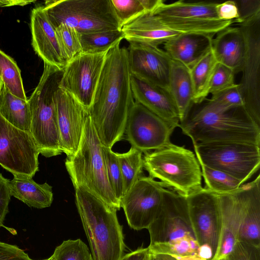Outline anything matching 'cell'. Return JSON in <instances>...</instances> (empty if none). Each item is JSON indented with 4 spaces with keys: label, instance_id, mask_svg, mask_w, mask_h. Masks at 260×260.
<instances>
[{
    "label": "cell",
    "instance_id": "6da1fadb",
    "mask_svg": "<svg viewBox=\"0 0 260 260\" xmlns=\"http://www.w3.org/2000/svg\"><path fill=\"white\" fill-rule=\"evenodd\" d=\"M127 49L120 43L107 52L88 109L103 145L112 148L123 139L129 112L134 104Z\"/></svg>",
    "mask_w": 260,
    "mask_h": 260
},
{
    "label": "cell",
    "instance_id": "7a4b0ae2",
    "mask_svg": "<svg viewBox=\"0 0 260 260\" xmlns=\"http://www.w3.org/2000/svg\"><path fill=\"white\" fill-rule=\"evenodd\" d=\"M179 127L193 144L242 143L260 145V127L244 107L216 111L204 104L195 109L191 108Z\"/></svg>",
    "mask_w": 260,
    "mask_h": 260
},
{
    "label": "cell",
    "instance_id": "3957f363",
    "mask_svg": "<svg viewBox=\"0 0 260 260\" xmlns=\"http://www.w3.org/2000/svg\"><path fill=\"white\" fill-rule=\"evenodd\" d=\"M75 202L93 260H120L125 245L117 210L81 187Z\"/></svg>",
    "mask_w": 260,
    "mask_h": 260
},
{
    "label": "cell",
    "instance_id": "277c9868",
    "mask_svg": "<svg viewBox=\"0 0 260 260\" xmlns=\"http://www.w3.org/2000/svg\"><path fill=\"white\" fill-rule=\"evenodd\" d=\"M102 144L89 114L78 147L66 158L65 166L75 188L81 187L119 210L120 204L108 181Z\"/></svg>",
    "mask_w": 260,
    "mask_h": 260
},
{
    "label": "cell",
    "instance_id": "5b68a950",
    "mask_svg": "<svg viewBox=\"0 0 260 260\" xmlns=\"http://www.w3.org/2000/svg\"><path fill=\"white\" fill-rule=\"evenodd\" d=\"M63 70L44 63L39 82L28 99L30 112V133L40 154L46 157L62 153L54 94L59 86Z\"/></svg>",
    "mask_w": 260,
    "mask_h": 260
},
{
    "label": "cell",
    "instance_id": "8992f818",
    "mask_svg": "<svg viewBox=\"0 0 260 260\" xmlns=\"http://www.w3.org/2000/svg\"><path fill=\"white\" fill-rule=\"evenodd\" d=\"M144 169L168 188L185 196L202 187L201 167L195 154L173 143L145 153Z\"/></svg>",
    "mask_w": 260,
    "mask_h": 260
},
{
    "label": "cell",
    "instance_id": "52a82bcc",
    "mask_svg": "<svg viewBox=\"0 0 260 260\" xmlns=\"http://www.w3.org/2000/svg\"><path fill=\"white\" fill-rule=\"evenodd\" d=\"M42 7L55 28L64 24L79 34L121 29L111 0L47 1Z\"/></svg>",
    "mask_w": 260,
    "mask_h": 260
},
{
    "label": "cell",
    "instance_id": "ba28073f",
    "mask_svg": "<svg viewBox=\"0 0 260 260\" xmlns=\"http://www.w3.org/2000/svg\"><path fill=\"white\" fill-rule=\"evenodd\" d=\"M216 4L213 2L183 1L165 4L163 1L150 13L160 23L173 31L214 36L234 23L233 21L219 19Z\"/></svg>",
    "mask_w": 260,
    "mask_h": 260
},
{
    "label": "cell",
    "instance_id": "9c48e42d",
    "mask_svg": "<svg viewBox=\"0 0 260 260\" xmlns=\"http://www.w3.org/2000/svg\"><path fill=\"white\" fill-rule=\"evenodd\" d=\"M199 162L243 184L259 169L260 145L242 143L193 144Z\"/></svg>",
    "mask_w": 260,
    "mask_h": 260
},
{
    "label": "cell",
    "instance_id": "30bf717a",
    "mask_svg": "<svg viewBox=\"0 0 260 260\" xmlns=\"http://www.w3.org/2000/svg\"><path fill=\"white\" fill-rule=\"evenodd\" d=\"M189 215L202 258L211 260L217 251L221 231V213L216 193L205 187L186 196Z\"/></svg>",
    "mask_w": 260,
    "mask_h": 260
},
{
    "label": "cell",
    "instance_id": "8fae6325",
    "mask_svg": "<svg viewBox=\"0 0 260 260\" xmlns=\"http://www.w3.org/2000/svg\"><path fill=\"white\" fill-rule=\"evenodd\" d=\"M39 154L30 133L0 115V165L14 177L32 178L39 170Z\"/></svg>",
    "mask_w": 260,
    "mask_h": 260
},
{
    "label": "cell",
    "instance_id": "7c38bea8",
    "mask_svg": "<svg viewBox=\"0 0 260 260\" xmlns=\"http://www.w3.org/2000/svg\"><path fill=\"white\" fill-rule=\"evenodd\" d=\"M147 229L150 239L149 246L172 243L187 237L196 238L186 196L166 188L161 209Z\"/></svg>",
    "mask_w": 260,
    "mask_h": 260
},
{
    "label": "cell",
    "instance_id": "4fadbf2b",
    "mask_svg": "<svg viewBox=\"0 0 260 260\" xmlns=\"http://www.w3.org/2000/svg\"><path fill=\"white\" fill-rule=\"evenodd\" d=\"M243 33L245 49L239 84L244 108L260 127V16L239 24Z\"/></svg>",
    "mask_w": 260,
    "mask_h": 260
},
{
    "label": "cell",
    "instance_id": "5bb4252c",
    "mask_svg": "<svg viewBox=\"0 0 260 260\" xmlns=\"http://www.w3.org/2000/svg\"><path fill=\"white\" fill-rule=\"evenodd\" d=\"M164 184L143 176L120 201L129 226L135 230L148 229L158 215L163 202Z\"/></svg>",
    "mask_w": 260,
    "mask_h": 260
},
{
    "label": "cell",
    "instance_id": "9a60e30c",
    "mask_svg": "<svg viewBox=\"0 0 260 260\" xmlns=\"http://www.w3.org/2000/svg\"><path fill=\"white\" fill-rule=\"evenodd\" d=\"M176 128L135 102L128 113L125 134L132 147L145 153L171 144Z\"/></svg>",
    "mask_w": 260,
    "mask_h": 260
},
{
    "label": "cell",
    "instance_id": "2e32d148",
    "mask_svg": "<svg viewBox=\"0 0 260 260\" xmlns=\"http://www.w3.org/2000/svg\"><path fill=\"white\" fill-rule=\"evenodd\" d=\"M108 52H82L69 61L63 70L59 87L71 94L88 110Z\"/></svg>",
    "mask_w": 260,
    "mask_h": 260
},
{
    "label": "cell",
    "instance_id": "e0dca14e",
    "mask_svg": "<svg viewBox=\"0 0 260 260\" xmlns=\"http://www.w3.org/2000/svg\"><path fill=\"white\" fill-rule=\"evenodd\" d=\"M128 61L131 75L169 91L172 60L157 46L130 43Z\"/></svg>",
    "mask_w": 260,
    "mask_h": 260
},
{
    "label": "cell",
    "instance_id": "ac0fdd59",
    "mask_svg": "<svg viewBox=\"0 0 260 260\" xmlns=\"http://www.w3.org/2000/svg\"><path fill=\"white\" fill-rule=\"evenodd\" d=\"M250 182L228 193H216L221 213V231L215 255L211 260L225 258L232 252L237 242L244 216Z\"/></svg>",
    "mask_w": 260,
    "mask_h": 260
},
{
    "label": "cell",
    "instance_id": "d6986e66",
    "mask_svg": "<svg viewBox=\"0 0 260 260\" xmlns=\"http://www.w3.org/2000/svg\"><path fill=\"white\" fill-rule=\"evenodd\" d=\"M54 101L61 149L69 157L78 147L88 110L59 86Z\"/></svg>",
    "mask_w": 260,
    "mask_h": 260
},
{
    "label": "cell",
    "instance_id": "ffe728a7",
    "mask_svg": "<svg viewBox=\"0 0 260 260\" xmlns=\"http://www.w3.org/2000/svg\"><path fill=\"white\" fill-rule=\"evenodd\" d=\"M31 45L44 62L63 70L67 62L64 59L56 34L42 6L33 9L30 15Z\"/></svg>",
    "mask_w": 260,
    "mask_h": 260
},
{
    "label": "cell",
    "instance_id": "44dd1931",
    "mask_svg": "<svg viewBox=\"0 0 260 260\" xmlns=\"http://www.w3.org/2000/svg\"><path fill=\"white\" fill-rule=\"evenodd\" d=\"M131 85L136 102L171 124L179 126V112L169 91L132 75Z\"/></svg>",
    "mask_w": 260,
    "mask_h": 260
},
{
    "label": "cell",
    "instance_id": "7402d4cb",
    "mask_svg": "<svg viewBox=\"0 0 260 260\" xmlns=\"http://www.w3.org/2000/svg\"><path fill=\"white\" fill-rule=\"evenodd\" d=\"M213 37L200 33L182 34L166 41L164 51L172 60L189 69L211 49Z\"/></svg>",
    "mask_w": 260,
    "mask_h": 260
},
{
    "label": "cell",
    "instance_id": "603a6c76",
    "mask_svg": "<svg viewBox=\"0 0 260 260\" xmlns=\"http://www.w3.org/2000/svg\"><path fill=\"white\" fill-rule=\"evenodd\" d=\"M245 49L244 36L239 26L227 27L212 40L211 50L217 62L230 68L235 74L241 72Z\"/></svg>",
    "mask_w": 260,
    "mask_h": 260
},
{
    "label": "cell",
    "instance_id": "cb8c5ba5",
    "mask_svg": "<svg viewBox=\"0 0 260 260\" xmlns=\"http://www.w3.org/2000/svg\"><path fill=\"white\" fill-rule=\"evenodd\" d=\"M169 91L177 106L180 122L194 105V90L189 69L173 60L169 77Z\"/></svg>",
    "mask_w": 260,
    "mask_h": 260
},
{
    "label": "cell",
    "instance_id": "d4e9b609",
    "mask_svg": "<svg viewBox=\"0 0 260 260\" xmlns=\"http://www.w3.org/2000/svg\"><path fill=\"white\" fill-rule=\"evenodd\" d=\"M13 196L30 207L43 209L51 206L53 201L52 187L47 182L39 184L32 178L17 177L9 181Z\"/></svg>",
    "mask_w": 260,
    "mask_h": 260
},
{
    "label": "cell",
    "instance_id": "484cf974",
    "mask_svg": "<svg viewBox=\"0 0 260 260\" xmlns=\"http://www.w3.org/2000/svg\"><path fill=\"white\" fill-rule=\"evenodd\" d=\"M238 241L260 247V176L250 182Z\"/></svg>",
    "mask_w": 260,
    "mask_h": 260
},
{
    "label": "cell",
    "instance_id": "4316f807",
    "mask_svg": "<svg viewBox=\"0 0 260 260\" xmlns=\"http://www.w3.org/2000/svg\"><path fill=\"white\" fill-rule=\"evenodd\" d=\"M0 115L13 125L30 133V112L28 100L13 95L4 84L0 91Z\"/></svg>",
    "mask_w": 260,
    "mask_h": 260
},
{
    "label": "cell",
    "instance_id": "83f0119b",
    "mask_svg": "<svg viewBox=\"0 0 260 260\" xmlns=\"http://www.w3.org/2000/svg\"><path fill=\"white\" fill-rule=\"evenodd\" d=\"M216 63L211 49L189 69L194 90V105L202 103L209 94V84Z\"/></svg>",
    "mask_w": 260,
    "mask_h": 260
},
{
    "label": "cell",
    "instance_id": "f1b7e54d",
    "mask_svg": "<svg viewBox=\"0 0 260 260\" xmlns=\"http://www.w3.org/2000/svg\"><path fill=\"white\" fill-rule=\"evenodd\" d=\"M82 52L100 53L108 52L124 39L121 29L79 34Z\"/></svg>",
    "mask_w": 260,
    "mask_h": 260
},
{
    "label": "cell",
    "instance_id": "f546056e",
    "mask_svg": "<svg viewBox=\"0 0 260 260\" xmlns=\"http://www.w3.org/2000/svg\"><path fill=\"white\" fill-rule=\"evenodd\" d=\"M121 170L124 195L143 175V156L142 152L131 147L125 153H116Z\"/></svg>",
    "mask_w": 260,
    "mask_h": 260
},
{
    "label": "cell",
    "instance_id": "4dcf8cb0",
    "mask_svg": "<svg viewBox=\"0 0 260 260\" xmlns=\"http://www.w3.org/2000/svg\"><path fill=\"white\" fill-rule=\"evenodd\" d=\"M162 0H111L120 27L147 12H152Z\"/></svg>",
    "mask_w": 260,
    "mask_h": 260
},
{
    "label": "cell",
    "instance_id": "1f68e13d",
    "mask_svg": "<svg viewBox=\"0 0 260 260\" xmlns=\"http://www.w3.org/2000/svg\"><path fill=\"white\" fill-rule=\"evenodd\" d=\"M199 162L205 183V187L214 193H230L243 184L241 181L227 173Z\"/></svg>",
    "mask_w": 260,
    "mask_h": 260
},
{
    "label": "cell",
    "instance_id": "d6a6232c",
    "mask_svg": "<svg viewBox=\"0 0 260 260\" xmlns=\"http://www.w3.org/2000/svg\"><path fill=\"white\" fill-rule=\"evenodd\" d=\"M0 76L3 84L13 95L27 100L20 71L15 60L0 50Z\"/></svg>",
    "mask_w": 260,
    "mask_h": 260
},
{
    "label": "cell",
    "instance_id": "836d02e7",
    "mask_svg": "<svg viewBox=\"0 0 260 260\" xmlns=\"http://www.w3.org/2000/svg\"><path fill=\"white\" fill-rule=\"evenodd\" d=\"M204 105L216 111H225L244 107L245 102L239 84L212 94V98Z\"/></svg>",
    "mask_w": 260,
    "mask_h": 260
},
{
    "label": "cell",
    "instance_id": "e575fe53",
    "mask_svg": "<svg viewBox=\"0 0 260 260\" xmlns=\"http://www.w3.org/2000/svg\"><path fill=\"white\" fill-rule=\"evenodd\" d=\"M55 29L63 57L67 63L82 53L79 33L75 29L64 24Z\"/></svg>",
    "mask_w": 260,
    "mask_h": 260
},
{
    "label": "cell",
    "instance_id": "d590c367",
    "mask_svg": "<svg viewBox=\"0 0 260 260\" xmlns=\"http://www.w3.org/2000/svg\"><path fill=\"white\" fill-rule=\"evenodd\" d=\"M106 170L111 188L119 202L124 196L123 185L120 166L116 152L102 144Z\"/></svg>",
    "mask_w": 260,
    "mask_h": 260
},
{
    "label": "cell",
    "instance_id": "8d00e7d4",
    "mask_svg": "<svg viewBox=\"0 0 260 260\" xmlns=\"http://www.w3.org/2000/svg\"><path fill=\"white\" fill-rule=\"evenodd\" d=\"M52 255L55 260H93L87 245L80 239L63 241Z\"/></svg>",
    "mask_w": 260,
    "mask_h": 260
},
{
    "label": "cell",
    "instance_id": "74e56055",
    "mask_svg": "<svg viewBox=\"0 0 260 260\" xmlns=\"http://www.w3.org/2000/svg\"><path fill=\"white\" fill-rule=\"evenodd\" d=\"M235 73L228 67L217 62L209 84V94L220 92L234 86Z\"/></svg>",
    "mask_w": 260,
    "mask_h": 260
},
{
    "label": "cell",
    "instance_id": "f35d334b",
    "mask_svg": "<svg viewBox=\"0 0 260 260\" xmlns=\"http://www.w3.org/2000/svg\"><path fill=\"white\" fill-rule=\"evenodd\" d=\"M226 260H260V247L238 241Z\"/></svg>",
    "mask_w": 260,
    "mask_h": 260
},
{
    "label": "cell",
    "instance_id": "ab89813d",
    "mask_svg": "<svg viewBox=\"0 0 260 260\" xmlns=\"http://www.w3.org/2000/svg\"><path fill=\"white\" fill-rule=\"evenodd\" d=\"M238 18L234 22L239 24L260 16L259 0H240L236 2Z\"/></svg>",
    "mask_w": 260,
    "mask_h": 260
},
{
    "label": "cell",
    "instance_id": "60d3db41",
    "mask_svg": "<svg viewBox=\"0 0 260 260\" xmlns=\"http://www.w3.org/2000/svg\"><path fill=\"white\" fill-rule=\"evenodd\" d=\"M9 181V179L5 178L0 173V227L4 228L11 234L15 235L17 232L14 229L4 224L6 216L9 212V204L11 197L8 186Z\"/></svg>",
    "mask_w": 260,
    "mask_h": 260
},
{
    "label": "cell",
    "instance_id": "b9f144b4",
    "mask_svg": "<svg viewBox=\"0 0 260 260\" xmlns=\"http://www.w3.org/2000/svg\"><path fill=\"white\" fill-rule=\"evenodd\" d=\"M0 260H34L16 245L0 241Z\"/></svg>",
    "mask_w": 260,
    "mask_h": 260
},
{
    "label": "cell",
    "instance_id": "7bdbcfd3",
    "mask_svg": "<svg viewBox=\"0 0 260 260\" xmlns=\"http://www.w3.org/2000/svg\"><path fill=\"white\" fill-rule=\"evenodd\" d=\"M216 11L221 20L235 21L238 18V10L236 1H228L217 3Z\"/></svg>",
    "mask_w": 260,
    "mask_h": 260
},
{
    "label": "cell",
    "instance_id": "ee69618b",
    "mask_svg": "<svg viewBox=\"0 0 260 260\" xmlns=\"http://www.w3.org/2000/svg\"><path fill=\"white\" fill-rule=\"evenodd\" d=\"M148 247L139 248L137 250L123 255L120 260H148Z\"/></svg>",
    "mask_w": 260,
    "mask_h": 260
},
{
    "label": "cell",
    "instance_id": "f6af8a7d",
    "mask_svg": "<svg viewBox=\"0 0 260 260\" xmlns=\"http://www.w3.org/2000/svg\"><path fill=\"white\" fill-rule=\"evenodd\" d=\"M35 1H0V7H9L13 6H24Z\"/></svg>",
    "mask_w": 260,
    "mask_h": 260
},
{
    "label": "cell",
    "instance_id": "bcb514c9",
    "mask_svg": "<svg viewBox=\"0 0 260 260\" xmlns=\"http://www.w3.org/2000/svg\"><path fill=\"white\" fill-rule=\"evenodd\" d=\"M151 253L154 255L156 260H178L176 257L170 254Z\"/></svg>",
    "mask_w": 260,
    "mask_h": 260
},
{
    "label": "cell",
    "instance_id": "7dc6e473",
    "mask_svg": "<svg viewBox=\"0 0 260 260\" xmlns=\"http://www.w3.org/2000/svg\"><path fill=\"white\" fill-rule=\"evenodd\" d=\"M148 260H156L154 255L151 252H150V251H149V255Z\"/></svg>",
    "mask_w": 260,
    "mask_h": 260
},
{
    "label": "cell",
    "instance_id": "c3c4849f",
    "mask_svg": "<svg viewBox=\"0 0 260 260\" xmlns=\"http://www.w3.org/2000/svg\"><path fill=\"white\" fill-rule=\"evenodd\" d=\"M43 260H55L53 256L52 255L50 257L47 258V259H43Z\"/></svg>",
    "mask_w": 260,
    "mask_h": 260
},
{
    "label": "cell",
    "instance_id": "681fc988",
    "mask_svg": "<svg viewBox=\"0 0 260 260\" xmlns=\"http://www.w3.org/2000/svg\"><path fill=\"white\" fill-rule=\"evenodd\" d=\"M3 85V83L2 78H1V76H0V91L1 90V88L2 87Z\"/></svg>",
    "mask_w": 260,
    "mask_h": 260
},
{
    "label": "cell",
    "instance_id": "f907efd6",
    "mask_svg": "<svg viewBox=\"0 0 260 260\" xmlns=\"http://www.w3.org/2000/svg\"><path fill=\"white\" fill-rule=\"evenodd\" d=\"M221 260H226V258H223V259H222Z\"/></svg>",
    "mask_w": 260,
    "mask_h": 260
}]
</instances>
